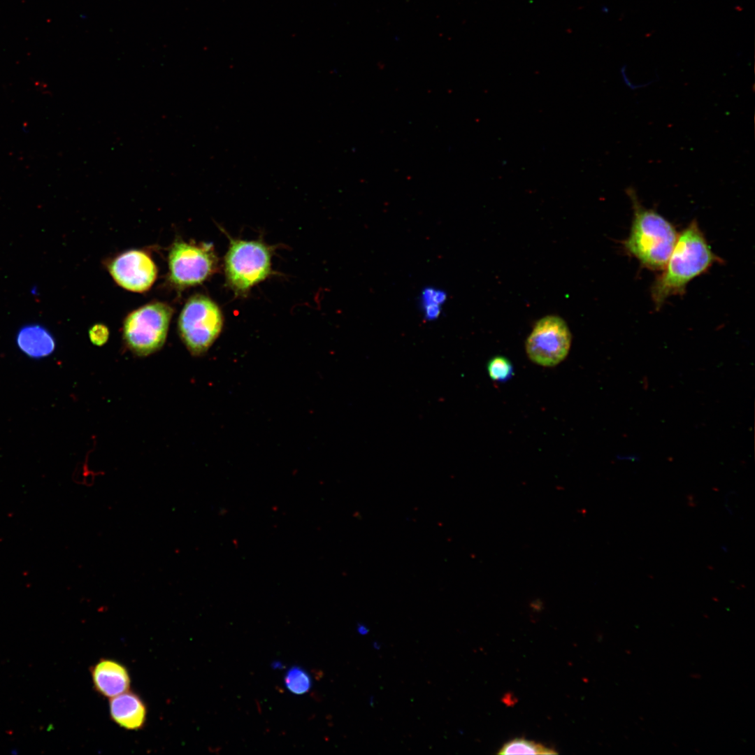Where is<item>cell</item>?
I'll use <instances>...</instances> for the list:
<instances>
[{"instance_id":"13","label":"cell","mask_w":755,"mask_h":755,"mask_svg":"<svg viewBox=\"0 0 755 755\" xmlns=\"http://www.w3.org/2000/svg\"><path fill=\"white\" fill-rule=\"evenodd\" d=\"M312 679L308 673L299 666L292 667L285 676L286 688L292 693L301 695L312 687Z\"/></svg>"},{"instance_id":"12","label":"cell","mask_w":755,"mask_h":755,"mask_svg":"<svg viewBox=\"0 0 755 755\" xmlns=\"http://www.w3.org/2000/svg\"><path fill=\"white\" fill-rule=\"evenodd\" d=\"M498 754H557L553 749L524 738H515L505 743Z\"/></svg>"},{"instance_id":"4","label":"cell","mask_w":755,"mask_h":755,"mask_svg":"<svg viewBox=\"0 0 755 755\" xmlns=\"http://www.w3.org/2000/svg\"><path fill=\"white\" fill-rule=\"evenodd\" d=\"M173 309L163 302H152L130 312L123 323V338L138 356H148L164 344Z\"/></svg>"},{"instance_id":"1","label":"cell","mask_w":755,"mask_h":755,"mask_svg":"<svg viewBox=\"0 0 755 755\" xmlns=\"http://www.w3.org/2000/svg\"><path fill=\"white\" fill-rule=\"evenodd\" d=\"M721 260L712 251L696 220H693L677 237L673 252L655 280L652 297L659 308L670 296L682 294L686 285Z\"/></svg>"},{"instance_id":"11","label":"cell","mask_w":755,"mask_h":755,"mask_svg":"<svg viewBox=\"0 0 755 755\" xmlns=\"http://www.w3.org/2000/svg\"><path fill=\"white\" fill-rule=\"evenodd\" d=\"M16 342L20 350L33 359L46 357L55 349L52 335L39 324H29L21 328L17 334Z\"/></svg>"},{"instance_id":"16","label":"cell","mask_w":755,"mask_h":755,"mask_svg":"<svg viewBox=\"0 0 755 755\" xmlns=\"http://www.w3.org/2000/svg\"><path fill=\"white\" fill-rule=\"evenodd\" d=\"M90 340L97 346H101L108 340L109 332L103 324H95L89 332Z\"/></svg>"},{"instance_id":"9","label":"cell","mask_w":755,"mask_h":755,"mask_svg":"<svg viewBox=\"0 0 755 755\" xmlns=\"http://www.w3.org/2000/svg\"><path fill=\"white\" fill-rule=\"evenodd\" d=\"M89 671L94 689L102 697L110 699L130 689L128 669L117 661L101 659Z\"/></svg>"},{"instance_id":"14","label":"cell","mask_w":755,"mask_h":755,"mask_svg":"<svg viewBox=\"0 0 755 755\" xmlns=\"http://www.w3.org/2000/svg\"><path fill=\"white\" fill-rule=\"evenodd\" d=\"M487 371L491 380L498 382L508 380L513 375V367L508 359L502 356L491 358L487 363Z\"/></svg>"},{"instance_id":"10","label":"cell","mask_w":755,"mask_h":755,"mask_svg":"<svg viewBox=\"0 0 755 755\" xmlns=\"http://www.w3.org/2000/svg\"><path fill=\"white\" fill-rule=\"evenodd\" d=\"M109 713L111 720L120 727L138 731L145 725L148 709L141 696L129 690L110 698Z\"/></svg>"},{"instance_id":"3","label":"cell","mask_w":755,"mask_h":755,"mask_svg":"<svg viewBox=\"0 0 755 755\" xmlns=\"http://www.w3.org/2000/svg\"><path fill=\"white\" fill-rule=\"evenodd\" d=\"M223 317L218 305L208 296L196 294L185 304L178 318L180 338L194 356L206 353L220 334Z\"/></svg>"},{"instance_id":"18","label":"cell","mask_w":755,"mask_h":755,"mask_svg":"<svg viewBox=\"0 0 755 755\" xmlns=\"http://www.w3.org/2000/svg\"><path fill=\"white\" fill-rule=\"evenodd\" d=\"M639 459H640V457L638 455H635V454L626 455V456H621V457L620 456V459L626 460V461H633V462L638 461Z\"/></svg>"},{"instance_id":"8","label":"cell","mask_w":755,"mask_h":755,"mask_svg":"<svg viewBox=\"0 0 755 755\" xmlns=\"http://www.w3.org/2000/svg\"><path fill=\"white\" fill-rule=\"evenodd\" d=\"M108 268L118 285L134 292L150 289L157 275V266L150 257L138 250L120 254L108 264Z\"/></svg>"},{"instance_id":"7","label":"cell","mask_w":755,"mask_h":755,"mask_svg":"<svg viewBox=\"0 0 755 755\" xmlns=\"http://www.w3.org/2000/svg\"><path fill=\"white\" fill-rule=\"evenodd\" d=\"M217 261L211 247L177 241L168 254L170 280L182 288L201 284L214 273Z\"/></svg>"},{"instance_id":"15","label":"cell","mask_w":755,"mask_h":755,"mask_svg":"<svg viewBox=\"0 0 755 755\" xmlns=\"http://www.w3.org/2000/svg\"><path fill=\"white\" fill-rule=\"evenodd\" d=\"M445 299V294L442 291L430 289L424 292L422 301L425 308L426 319H432L438 316L440 305Z\"/></svg>"},{"instance_id":"5","label":"cell","mask_w":755,"mask_h":755,"mask_svg":"<svg viewBox=\"0 0 755 755\" xmlns=\"http://www.w3.org/2000/svg\"><path fill=\"white\" fill-rule=\"evenodd\" d=\"M271 251L260 241L231 240L225 256V273L230 287L244 293L271 273Z\"/></svg>"},{"instance_id":"17","label":"cell","mask_w":755,"mask_h":755,"mask_svg":"<svg viewBox=\"0 0 755 755\" xmlns=\"http://www.w3.org/2000/svg\"><path fill=\"white\" fill-rule=\"evenodd\" d=\"M368 631L369 630H368V628H367L366 626L364 625L363 624L358 623V624H357V631H358L359 633H360L361 635H366V634H367L368 633Z\"/></svg>"},{"instance_id":"6","label":"cell","mask_w":755,"mask_h":755,"mask_svg":"<svg viewBox=\"0 0 755 755\" xmlns=\"http://www.w3.org/2000/svg\"><path fill=\"white\" fill-rule=\"evenodd\" d=\"M571 333L566 322L556 315H547L535 324L526 342L528 358L535 364L555 366L567 357Z\"/></svg>"},{"instance_id":"2","label":"cell","mask_w":755,"mask_h":755,"mask_svg":"<svg viewBox=\"0 0 755 755\" xmlns=\"http://www.w3.org/2000/svg\"><path fill=\"white\" fill-rule=\"evenodd\" d=\"M633 212L630 233L624 246L645 268L663 270L677 240L675 227L655 210L640 203L635 189L626 190Z\"/></svg>"}]
</instances>
